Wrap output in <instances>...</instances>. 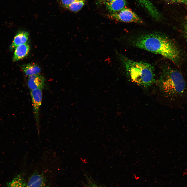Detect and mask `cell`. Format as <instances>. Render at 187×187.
Listing matches in <instances>:
<instances>
[{"label":"cell","instance_id":"9a60e30c","mask_svg":"<svg viewBox=\"0 0 187 187\" xmlns=\"http://www.w3.org/2000/svg\"><path fill=\"white\" fill-rule=\"evenodd\" d=\"M168 3L181 4L187 6V0H166Z\"/></svg>","mask_w":187,"mask_h":187},{"label":"cell","instance_id":"3957f363","mask_svg":"<svg viewBox=\"0 0 187 187\" xmlns=\"http://www.w3.org/2000/svg\"><path fill=\"white\" fill-rule=\"evenodd\" d=\"M118 56L131 82L145 88L149 87L155 83L154 69L151 64L134 61L121 54H118Z\"/></svg>","mask_w":187,"mask_h":187},{"label":"cell","instance_id":"ffe728a7","mask_svg":"<svg viewBox=\"0 0 187 187\" xmlns=\"http://www.w3.org/2000/svg\"></svg>","mask_w":187,"mask_h":187},{"label":"cell","instance_id":"277c9868","mask_svg":"<svg viewBox=\"0 0 187 187\" xmlns=\"http://www.w3.org/2000/svg\"><path fill=\"white\" fill-rule=\"evenodd\" d=\"M109 17L116 21L125 23L142 24L143 22L136 13L126 7L119 11L110 13Z\"/></svg>","mask_w":187,"mask_h":187},{"label":"cell","instance_id":"9c48e42d","mask_svg":"<svg viewBox=\"0 0 187 187\" xmlns=\"http://www.w3.org/2000/svg\"><path fill=\"white\" fill-rule=\"evenodd\" d=\"M29 33L25 31H21L17 33L15 36L10 47L11 50L20 45L27 43L29 38Z\"/></svg>","mask_w":187,"mask_h":187},{"label":"cell","instance_id":"ac0fdd59","mask_svg":"<svg viewBox=\"0 0 187 187\" xmlns=\"http://www.w3.org/2000/svg\"><path fill=\"white\" fill-rule=\"evenodd\" d=\"M88 187H102L99 186L92 182L90 183Z\"/></svg>","mask_w":187,"mask_h":187},{"label":"cell","instance_id":"ba28073f","mask_svg":"<svg viewBox=\"0 0 187 187\" xmlns=\"http://www.w3.org/2000/svg\"><path fill=\"white\" fill-rule=\"evenodd\" d=\"M30 50V46L27 43L19 45L15 48L13 57L14 62L24 58L28 55Z\"/></svg>","mask_w":187,"mask_h":187},{"label":"cell","instance_id":"7c38bea8","mask_svg":"<svg viewBox=\"0 0 187 187\" xmlns=\"http://www.w3.org/2000/svg\"><path fill=\"white\" fill-rule=\"evenodd\" d=\"M20 67L21 70L26 75L29 76L39 74L41 71V69L39 66L34 63H31L23 64Z\"/></svg>","mask_w":187,"mask_h":187},{"label":"cell","instance_id":"5b68a950","mask_svg":"<svg viewBox=\"0 0 187 187\" xmlns=\"http://www.w3.org/2000/svg\"><path fill=\"white\" fill-rule=\"evenodd\" d=\"M34 117L36 122L37 133L40 137V126L39 121V109L42 99V92L41 89L30 90Z\"/></svg>","mask_w":187,"mask_h":187},{"label":"cell","instance_id":"5bb4252c","mask_svg":"<svg viewBox=\"0 0 187 187\" xmlns=\"http://www.w3.org/2000/svg\"><path fill=\"white\" fill-rule=\"evenodd\" d=\"M86 0L77 1L67 6L65 8L74 12L79 11L85 4Z\"/></svg>","mask_w":187,"mask_h":187},{"label":"cell","instance_id":"6da1fadb","mask_svg":"<svg viewBox=\"0 0 187 187\" xmlns=\"http://www.w3.org/2000/svg\"><path fill=\"white\" fill-rule=\"evenodd\" d=\"M158 83L165 97L177 108L187 104V79L181 72L165 65L162 68Z\"/></svg>","mask_w":187,"mask_h":187},{"label":"cell","instance_id":"8992f818","mask_svg":"<svg viewBox=\"0 0 187 187\" xmlns=\"http://www.w3.org/2000/svg\"><path fill=\"white\" fill-rule=\"evenodd\" d=\"M28 86L31 90L37 89L42 90L45 86V79L43 76L39 74L29 76Z\"/></svg>","mask_w":187,"mask_h":187},{"label":"cell","instance_id":"d6986e66","mask_svg":"<svg viewBox=\"0 0 187 187\" xmlns=\"http://www.w3.org/2000/svg\"><path fill=\"white\" fill-rule=\"evenodd\" d=\"M185 31L186 34V36H187V20L186 21V25H185Z\"/></svg>","mask_w":187,"mask_h":187},{"label":"cell","instance_id":"8fae6325","mask_svg":"<svg viewBox=\"0 0 187 187\" xmlns=\"http://www.w3.org/2000/svg\"><path fill=\"white\" fill-rule=\"evenodd\" d=\"M110 13L121 10L126 7V0H111L105 4Z\"/></svg>","mask_w":187,"mask_h":187},{"label":"cell","instance_id":"7a4b0ae2","mask_svg":"<svg viewBox=\"0 0 187 187\" xmlns=\"http://www.w3.org/2000/svg\"><path fill=\"white\" fill-rule=\"evenodd\" d=\"M133 46L147 51L161 55L179 65L180 53L173 42L159 33L144 34L131 39Z\"/></svg>","mask_w":187,"mask_h":187},{"label":"cell","instance_id":"e0dca14e","mask_svg":"<svg viewBox=\"0 0 187 187\" xmlns=\"http://www.w3.org/2000/svg\"><path fill=\"white\" fill-rule=\"evenodd\" d=\"M111 0H98V3L99 5L105 4L107 2Z\"/></svg>","mask_w":187,"mask_h":187},{"label":"cell","instance_id":"4fadbf2b","mask_svg":"<svg viewBox=\"0 0 187 187\" xmlns=\"http://www.w3.org/2000/svg\"><path fill=\"white\" fill-rule=\"evenodd\" d=\"M26 184L23 176L19 174L8 182L7 184L6 187H25Z\"/></svg>","mask_w":187,"mask_h":187},{"label":"cell","instance_id":"52a82bcc","mask_svg":"<svg viewBox=\"0 0 187 187\" xmlns=\"http://www.w3.org/2000/svg\"><path fill=\"white\" fill-rule=\"evenodd\" d=\"M136 0L154 19L158 21L161 19V15L149 0Z\"/></svg>","mask_w":187,"mask_h":187},{"label":"cell","instance_id":"2e32d148","mask_svg":"<svg viewBox=\"0 0 187 187\" xmlns=\"http://www.w3.org/2000/svg\"><path fill=\"white\" fill-rule=\"evenodd\" d=\"M81 0H61V3L62 6L66 8L69 5L77 1Z\"/></svg>","mask_w":187,"mask_h":187},{"label":"cell","instance_id":"30bf717a","mask_svg":"<svg viewBox=\"0 0 187 187\" xmlns=\"http://www.w3.org/2000/svg\"><path fill=\"white\" fill-rule=\"evenodd\" d=\"M41 175L35 173L30 178L25 187H46L44 178Z\"/></svg>","mask_w":187,"mask_h":187}]
</instances>
